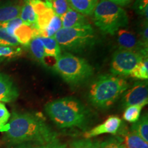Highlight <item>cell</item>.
Returning <instances> with one entry per match:
<instances>
[{
	"mask_svg": "<svg viewBox=\"0 0 148 148\" xmlns=\"http://www.w3.org/2000/svg\"><path fill=\"white\" fill-rule=\"evenodd\" d=\"M51 8L54 13L61 17L70 8L67 0H51Z\"/></svg>",
	"mask_w": 148,
	"mask_h": 148,
	"instance_id": "26",
	"label": "cell"
},
{
	"mask_svg": "<svg viewBox=\"0 0 148 148\" xmlns=\"http://www.w3.org/2000/svg\"><path fill=\"white\" fill-rule=\"evenodd\" d=\"M121 124V119L116 116H110L102 123L84 133L85 138L95 137L103 134H116Z\"/></svg>",
	"mask_w": 148,
	"mask_h": 148,
	"instance_id": "10",
	"label": "cell"
},
{
	"mask_svg": "<svg viewBox=\"0 0 148 148\" xmlns=\"http://www.w3.org/2000/svg\"><path fill=\"white\" fill-rule=\"evenodd\" d=\"M40 37L44 46L45 58L53 57L56 60L61 55V49L54 37Z\"/></svg>",
	"mask_w": 148,
	"mask_h": 148,
	"instance_id": "18",
	"label": "cell"
},
{
	"mask_svg": "<svg viewBox=\"0 0 148 148\" xmlns=\"http://www.w3.org/2000/svg\"><path fill=\"white\" fill-rule=\"evenodd\" d=\"M29 2L30 3L37 16L43 13L49 8H51V2L47 0H29Z\"/></svg>",
	"mask_w": 148,
	"mask_h": 148,
	"instance_id": "28",
	"label": "cell"
},
{
	"mask_svg": "<svg viewBox=\"0 0 148 148\" xmlns=\"http://www.w3.org/2000/svg\"><path fill=\"white\" fill-rule=\"evenodd\" d=\"M60 49L79 52L91 47L96 42V34L90 24L73 27H62L53 36Z\"/></svg>",
	"mask_w": 148,
	"mask_h": 148,
	"instance_id": "6",
	"label": "cell"
},
{
	"mask_svg": "<svg viewBox=\"0 0 148 148\" xmlns=\"http://www.w3.org/2000/svg\"><path fill=\"white\" fill-rule=\"evenodd\" d=\"M143 106L140 105L130 106L125 108L123 117L124 120L130 123H135L139 119L142 108Z\"/></svg>",
	"mask_w": 148,
	"mask_h": 148,
	"instance_id": "24",
	"label": "cell"
},
{
	"mask_svg": "<svg viewBox=\"0 0 148 148\" xmlns=\"http://www.w3.org/2000/svg\"><path fill=\"white\" fill-rule=\"evenodd\" d=\"M71 148H100V143L90 138L77 140L71 143Z\"/></svg>",
	"mask_w": 148,
	"mask_h": 148,
	"instance_id": "29",
	"label": "cell"
},
{
	"mask_svg": "<svg viewBox=\"0 0 148 148\" xmlns=\"http://www.w3.org/2000/svg\"><path fill=\"white\" fill-rule=\"evenodd\" d=\"M19 16L23 23L28 25L34 28L38 29L37 15L30 3L29 2V0H25L23 5L21 6Z\"/></svg>",
	"mask_w": 148,
	"mask_h": 148,
	"instance_id": "17",
	"label": "cell"
},
{
	"mask_svg": "<svg viewBox=\"0 0 148 148\" xmlns=\"http://www.w3.org/2000/svg\"><path fill=\"white\" fill-rule=\"evenodd\" d=\"M109 1L119 5V6H125V5L129 4L132 0H109Z\"/></svg>",
	"mask_w": 148,
	"mask_h": 148,
	"instance_id": "36",
	"label": "cell"
},
{
	"mask_svg": "<svg viewBox=\"0 0 148 148\" xmlns=\"http://www.w3.org/2000/svg\"><path fill=\"white\" fill-rule=\"evenodd\" d=\"M0 45L17 47L19 43L15 37L9 34L3 27H0Z\"/></svg>",
	"mask_w": 148,
	"mask_h": 148,
	"instance_id": "27",
	"label": "cell"
},
{
	"mask_svg": "<svg viewBox=\"0 0 148 148\" xmlns=\"http://www.w3.org/2000/svg\"><path fill=\"white\" fill-rule=\"evenodd\" d=\"M93 22L101 32L114 35L126 26L129 18L124 9L109 0H100L93 11Z\"/></svg>",
	"mask_w": 148,
	"mask_h": 148,
	"instance_id": "4",
	"label": "cell"
},
{
	"mask_svg": "<svg viewBox=\"0 0 148 148\" xmlns=\"http://www.w3.org/2000/svg\"><path fill=\"white\" fill-rule=\"evenodd\" d=\"M100 148H125L120 136L111 137L100 143Z\"/></svg>",
	"mask_w": 148,
	"mask_h": 148,
	"instance_id": "31",
	"label": "cell"
},
{
	"mask_svg": "<svg viewBox=\"0 0 148 148\" xmlns=\"http://www.w3.org/2000/svg\"><path fill=\"white\" fill-rule=\"evenodd\" d=\"M4 132L5 139L12 145L29 142L46 145L57 138L44 120L29 112H14Z\"/></svg>",
	"mask_w": 148,
	"mask_h": 148,
	"instance_id": "1",
	"label": "cell"
},
{
	"mask_svg": "<svg viewBox=\"0 0 148 148\" xmlns=\"http://www.w3.org/2000/svg\"><path fill=\"white\" fill-rule=\"evenodd\" d=\"M47 1H51V0H47Z\"/></svg>",
	"mask_w": 148,
	"mask_h": 148,
	"instance_id": "37",
	"label": "cell"
},
{
	"mask_svg": "<svg viewBox=\"0 0 148 148\" xmlns=\"http://www.w3.org/2000/svg\"><path fill=\"white\" fill-rule=\"evenodd\" d=\"M130 76L134 78L147 80L148 79V58L145 57L131 72Z\"/></svg>",
	"mask_w": 148,
	"mask_h": 148,
	"instance_id": "23",
	"label": "cell"
},
{
	"mask_svg": "<svg viewBox=\"0 0 148 148\" xmlns=\"http://www.w3.org/2000/svg\"><path fill=\"white\" fill-rule=\"evenodd\" d=\"M122 105L123 107L140 105L145 106L148 102V85L147 81L137 82L132 87L126 90L122 98Z\"/></svg>",
	"mask_w": 148,
	"mask_h": 148,
	"instance_id": "8",
	"label": "cell"
},
{
	"mask_svg": "<svg viewBox=\"0 0 148 148\" xmlns=\"http://www.w3.org/2000/svg\"><path fill=\"white\" fill-rule=\"evenodd\" d=\"M121 136L125 148H148V142L131 130L122 132Z\"/></svg>",
	"mask_w": 148,
	"mask_h": 148,
	"instance_id": "15",
	"label": "cell"
},
{
	"mask_svg": "<svg viewBox=\"0 0 148 148\" xmlns=\"http://www.w3.org/2000/svg\"><path fill=\"white\" fill-rule=\"evenodd\" d=\"M53 68L65 82L70 84H80L93 74V69L87 61L69 53L61 54Z\"/></svg>",
	"mask_w": 148,
	"mask_h": 148,
	"instance_id": "5",
	"label": "cell"
},
{
	"mask_svg": "<svg viewBox=\"0 0 148 148\" xmlns=\"http://www.w3.org/2000/svg\"><path fill=\"white\" fill-rule=\"evenodd\" d=\"M125 79L114 75H103L92 83L88 99L93 106L106 109L112 106L128 88Z\"/></svg>",
	"mask_w": 148,
	"mask_h": 148,
	"instance_id": "3",
	"label": "cell"
},
{
	"mask_svg": "<svg viewBox=\"0 0 148 148\" xmlns=\"http://www.w3.org/2000/svg\"><path fill=\"white\" fill-rule=\"evenodd\" d=\"M23 50L19 46L11 47V46L0 45V62L12 60L21 56Z\"/></svg>",
	"mask_w": 148,
	"mask_h": 148,
	"instance_id": "20",
	"label": "cell"
},
{
	"mask_svg": "<svg viewBox=\"0 0 148 148\" xmlns=\"http://www.w3.org/2000/svg\"><path fill=\"white\" fill-rule=\"evenodd\" d=\"M29 46L33 56L41 64H45V51H44V46L41 37L38 36L33 38Z\"/></svg>",
	"mask_w": 148,
	"mask_h": 148,
	"instance_id": "19",
	"label": "cell"
},
{
	"mask_svg": "<svg viewBox=\"0 0 148 148\" xmlns=\"http://www.w3.org/2000/svg\"><path fill=\"white\" fill-rule=\"evenodd\" d=\"M62 27V22H61L60 17H59L58 15L55 14L47 26L44 29L43 32L40 33V36L53 37L57 32H58Z\"/></svg>",
	"mask_w": 148,
	"mask_h": 148,
	"instance_id": "22",
	"label": "cell"
},
{
	"mask_svg": "<svg viewBox=\"0 0 148 148\" xmlns=\"http://www.w3.org/2000/svg\"><path fill=\"white\" fill-rule=\"evenodd\" d=\"M54 14L55 13L53 12V9L51 8H49L43 13L37 16V25H38V29L39 30L40 35V33L43 32L44 29L47 26V25L50 22L51 19Z\"/></svg>",
	"mask_w": 148,
	"mask_h": 148,
	"instance_id": "25",
	"label": "cell"
},
{
	"mask_svg": "<svg viewBox=\"0 0 148 148\" xmlns=\"http://www.w3.org/2000/svg\"><path fill=\"white\" fill-rule=\"evenodd\" d=\"M60 19L62 27H65V28L82 26V25L89 24L86 16L71 8L61 16Z\"/></svg>",
	"mask_w": 148,
	"mask_h": 148,
	"instance_id": "13",
	"label": "cell"
},
{
	"mask_svg": "<svg viewBox=\"0 0 148 148\" xmlns=\"http://www.w3.org/2000/svg\"><path fill=\"white\" fill-rule=\"evenodd\" d=\"M10 118V114L6 106L2 102H0V132H5L7 123Z\"/></svg>",
	"mask_w": 148,
	"mask_h": 148,
	"instance_id": "30",
	"label": "cell"
},
{
	"mask_svg": "<svg viewBox=\"0 0 148 148\" xmlns=\"http://www.w3.org/2000/svg\"><path fill=\"white\" fill-rule=\"evenodd\" d=\"M145 57L147 55L138 51L125 49L116 51L111 60V73L116 76H128Z\"/></svg>",
	"mask_w": 148,
	"mask_h": 148,
	"instance_id": "7",
	"label": "cell"
},
{
	"mask_svg": "<svg viewBox=\"0 0 148 148\" xmlns=\"http://www.w3.org/2000/svg\"><path fill=\"white\" fill-rule=\"evenodd\" d=\"M45 110L53 123L60 128H84L89 117L86 107L74 97H63L50 101L45 105Z\"/></svg>",
	"mask_w": 148,
	"mask_h": 148,
	"instance_id": "2",
	"label": "cell"
},
{
	"mask_svg": "<svg viewBox=\"0 0 148 148\" xmlns=\"http://www.w3.org/2000/svg\"><path fill=\"white\" fill-rule=\"evenodd\" d=\"M147 31H148V26H147V23H146L145 25H144V26L142 29L141 32V41L142 43L143 44L145 47H147V44H148V36H147Z\"/></svg>",
	"mask_w": 148,
	"mask_h": 148,
	"instance_id": "34",
	"label": "cell"
},
{
	"mask_svg": "<svg viewBox=\"0 0 148 148\" xmlns=\"http://www.w3.org/2000/svg\"><path fill=\"white\" fill-rule=\"evenodd\" d=\"M117 33V42L120 49H125L141 52L147 55V47L138 40L134 33L127 29L121 28L116 32Z\"/></svg>",
	"mask_w": 148,
	"mask_h": 148,
	"instance_id": "9",
	"label": "cell"
},
{
	"mask_svg": "<svg viewBox=\"0 0 148 148\" xmlns=\"http://www.w3.org/2000/svg\"><path fill=\"white\" fill-rule=\"evenodd\" d=\"M45 148H67L65 144L61 143L59 140L57 139L53 140L50 143L46 144Z\"/></svg>",
	"mask_w": 148,
	"mask_h": 148,
	"instance_id": "35",
	"label": "cell"
},
{
	"mask_svg": "<svg viewBox=\"0 0 148 148\" xmlns=\"http://www.w3.org/2000/svg\"><path fill=\"white\" fill-rule=\"evenodd\" d=\"M21 5L12 2L0 5V23H3L18 17Z\"/></svg>",
	"mask_w": 148,
	"mask_h": 148,
	"instance_id": "16",
	"label": "cell"
},
{
	"mask_svg": "<svg viewBox=\"0 0 148 148\" xmlns=\"http://www.w3.org/2000/svg\"><path fill=\"white\" fill-rule=\"evenodd\" d=\"M13 148H45V145L29 142V143L19 144V145H17L16 147Z\"/></svg>",
	"mask_w": 148,
	"mask_h": 148,
	"instance_id": "33",
	"label": "cell"
},
{
	"mask_svg": "<svg viewBox=\"0 0 148 148\" xmlns=\"http://www.w3.org/2000/svg\"><path fill=\"white\" fill-rule=\"evenodd\" d=\"M131 130L136 133L138 136L148 142V117L147 114H144L137 121L134 123L131 127Z\"/></svg>",
	"mask_w": 148,
	"mask_h": 148,
	"instance_id": "21",
	"label": "cell"
},
{
	"mask_svg": "<svg viewBox=\"0 0 148 148\" xmlns=\"http://www.w3.org/2000/svg\"><path fill=\"white\" fill-rule=\"evenodd\" d=\"M69 7L84 16L92 15L99 0H67Z\"/></svg>",
	"mask_w": 148,
	"mask_h": 148,
	"instance_id": "14",
	"label": "cell"
},
{
	"mask_svg": "<svg viewBox=\"0 0 148 148\" xmlns=\"http://www.w3.org/2000/svg\"><path fill=\"white\" fill-rule=\"evenodd\" d=\"M134 9L140 15L143 16L147 21L148 18V0H136Z\"/></svg>",
	"mask_w": 148,
	"mask_h": 148,
	"instance_id": "32",
	"label": "cell"
},
{
	"mask_svg": "<svg viewBox=\"0 0 148 148\" xmlns=\"http://www.w3.org/2000/svg\"><path fill=\"white\" fill-rule=\"evenodd\" d=\"M14 36L17 40L18 43L25 47H27L33 38L40 36V34L38 29L34 28L28 25L23 23L15 29Z\"/></svg>",
	"mask_w": 148,
	"mask_h": 148,
	"instance_id": "12",
	"label": "cell"
},
{
	"mask_svg": "<svg viewBox=\"0 0 148 148\" xmlns=\"http://www.w3.org/2000/svg\"><path fill=\"white\" fill-rule=\"evenodd\" d=\"M18 97V90L12 79L6 74L0 73V102H12Z\"/></svg>",
	"mask_w": 148,
	"mask_h": 148,
	"instance_id": "11",
	"label": "cell"
}]
</instances>
